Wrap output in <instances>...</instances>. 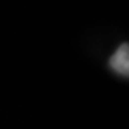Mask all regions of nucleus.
<instances>
[{
  "label": "nucleus",
  "mask_w": 129,
  "mask_h": 129,
  "mask_svg": "<svg viewBox=\"0 0 129 129\" xmlns=\"http://www.w3.org/2000/svg\"><path fill=\"white\" fill-rule=\"evenodd\" d=\"M109 64L117 73L127 76L129 75V45L127 44L120 45L118 50L114 53V56L109 59Z\"/></svg>",
  "instance_id": "nucleus-1"
}]
</instances>
